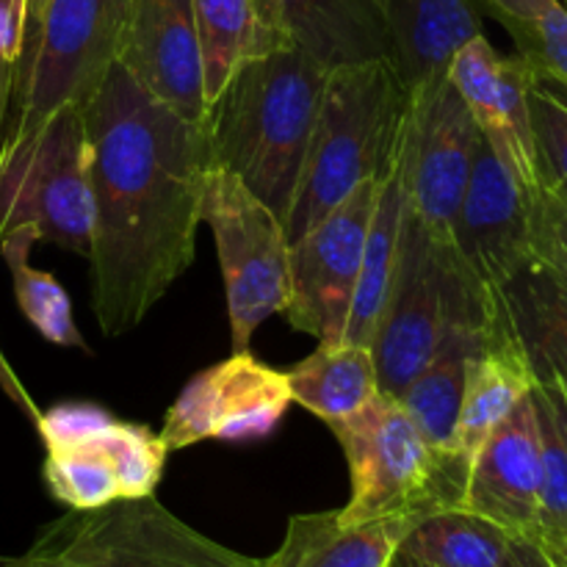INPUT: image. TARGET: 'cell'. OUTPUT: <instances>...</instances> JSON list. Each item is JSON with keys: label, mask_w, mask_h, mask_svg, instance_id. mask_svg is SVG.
<instances>
[{"label": "cell", "mask_w": 567, "mask_h": 567, "mask_svg": "<svg viewBox=\"0 0 567 567\" xmlns=\"http://www.w3.org/2000/svg\"><path fill=\"white\" fill-rule=\"evenodd\" d=\"M507 302L537 380L567 391V288L532 260L507 288Z\"/></svg>", "instance_id": "cell-26"}, {"label": "cell", "mask_w": 567, "mask_h": 567, "mask_svg": "<svg viewBox=\"0 0 567 567\" xmlns=\"http://www.w3.org/2000/svg\"><path fill=\"white\" fill-rule=\"evenodd\" d=\"M446 78L468 105L476 127L526 194L543 183L532 133L529 89L537 81L520 55H502L485 33L465 42L449 61Z\"/></svg>", "instance_id": "cell-15"}, {"label": "cell", "mask_w": 567, "mask_h": 567, "mask_svg": "<svg viewBox=\"0 0 567 567\" xmlns=\"http://www.w3.org/2000/svg\"><path fill=\"white\" fill-rule=\"evenodd\" d=\"M535 382V365L515 330L507 302L468 363L463 404H460L452 437V454L471 465V457L480 452L482 443L518 408L520 399L529 396Z\"/></svg>", "instance_id": "cell-18"}, {"label": "cell", "mask_w": 567, "mask_h": 567, "mask_svg": "<svg viewBox=\"0 0 567 567\" xmlns=\"http://www.w3.org/2000/svg\"><path fill=\"white\" fill-rule=\"evenodd\" d=\"M382 17L388 59L410 92L446 75L454 53L485 33L474 0H382Z\"/></svg>", "instance_id": "cell-20"}, {"label": "cell", "mask_w": 567, "mask_h": 567, "mask_svg": "<svg viewBox=\"0 0 567 567\" xmlns=\"http://www.w3.org/2000/svg\"><path fill=\"white\" fill-rule=\"evenodd\" d=\"M0 391L6 393V396L11 399V404H17V408L25 413V419L31 421L33 426L39 424V415H42V410L37 408V402H33L31 396H28L25 385L20 382V377L14 374V369L9 365V360L3 358V352H0Z\"/></svg>", "instance_id": "cell-34"}, {"label": "cell", "mask_w": 567, "mask_h": 567, "mask_svg": "<svg viewBox=\"0 0 567 567\" xmlns=\"http://www.w3.org/2000/svg\"><path fill=\"white\" fill-rule=\"evenodd\" d=\"M291 402L282 371L238 352L199 371L183 388L166 410L161 437L169 452L205 441H260L280 426Z\"/></svg>", "instance_id": "cell-13"}, {"label": "cell", "mask_w": 567, "mask_h": 567, "mask_svg": "<svg viewBox=\"0 0 567 567\" xmlns=\"http://www.w3.org/2000/svg\"><path fill=\"white\" fill-rule=\"evenodd\" d=\"M404 205H408V194H404L402 147H399V155L393 158V164L388 166V172L380 181L374 216H371L369 236H365L363 264H360L358 291H354L352 313H349V324H347V332H343V341L360 343V347H371V338H374V330H377V319H380L382 302H385L388 282H391L393 266H396V249H399V236H402Z\"/></svg>", "instance_id": "cell-25"}, {"label": "cell", "mask_w": 567, "mask_h": 567, "mask_svg": "<svg viewBox=\"0 0 567 567\" xmlns=\"http://www.w3.org/2000/svg\"><path fill=\"white\" fill-rule=\"evenodd\" d=\"M50 0H28V11H25V37H22V50H20V59L31 50V44L37 42V33L39 25L44 20V11H48ZM17 59V61H20Z\"/></svg>", "instance_id": "cell-36"}, {"label": "cell", "mask_w": 567, "mask_h": 567, "mask_svg": "<svg viewBox=\"0 0 567 567\" xmlns=\"http://www.w3.org/2000/svg\"><path fill=\"white\" fill-rule=\"evenodd\" d=\"M476 138L480 127L446 75L410 92L402 142L404 194L443 247H454V219L468 186Z\"/></svg>", "instance_id": "cell-11"}, {"label": "cell", "mask_w": 567, "mask_h": 567, "mask_svg": "<svg viewBox=\"0 0 567 567\" xmlns=\"http://www.w3.org/2000/svg\"><path fill=\"white\" fill-rule=\"evenodd\" d=\"M286 377L293 402L327 426L354 415L380 393L374 352L352 341L319 343Z\"/></svg>", "instance_id": "cell-23"}, {"label": "cell", "mask_w": 567, "mask_h": 567, "mask_svg": "<svg viewBox=\"0 0 567 567\" xmlns=\"http://www.w3.org/2000/svg\"><path fill=\"white\" fill-rule=\"evenodd\" d=\"M452 236L465 269L493 299H502L515 277L532 264L529 194L482 133Z\"/></svg>", "instance_id": "cell-14"}, {"label": "cell", "mask_w": 567, "mask_h": 567, "mask_svg": "<svg viewBox=\"0 0 567 567\" xmlns=\"http://www.w3.org/2000/svg\"><path fill=\"white\" fill-rule=\"evenodd\" d=\"M37 227H14L6 233L0 241V258L6 260L14 282V297L20 305L22 316L39 330L44 341L64 349H83L89 352V343L83 341L75 319H72L70 293L61 288L53 275L42 269H33L28 264L33 244H39Z\"/></svg>", "instance_id": "cell-28"}, {"label": "cell", "mask_w": 567, "mask_h": 567, "mask_svg": "<svg viewBox=\"0 0 567 567\" xmlns=\"http://www.w3.org/2000/svg\"><path fill=\"white\" fill-rule=\"evenodd\" d=\"M529 252L567 288V194L548 181L529 194Z\"/></svg>", "instance_id": "cell-31"}, {"label": "cell", "mask_w": 567, "mask_h": 567, "mask_svg": "<svg viewBox=\"0 0 567 567\" xmlns=\"http://www.w3.org/2000/svg\"><path fill=\"white\" fill-rule=\"evenodd\" d=\"M116 64L172 111L199 125L208 122L192 0H133Z\"/></svg>", "instance_id": "cell-16"}, {"label": "cell", "mask_w": 567, "mask_h": 567, "mask_svg": "<svg viewBox=\"0 0 567 567\" xmlns=\"http://www.w3.org/2000/svg\"><path fill=\"white\" fill-rule=\"evenodd\" d=\"M11 89H14V64H9V61L0 59V138H3L6 116H9Z\"/></svg>", "instance_id": "cell-38"}, {"label": "cell", "mask_w": 567, "mask_h": 567, "mask_svg": "<svg viewBox=\"0 0 567 567\" xmlns=\"http://www.w3.org/2000/svg\"><path fill=\"white\" fill-rule=\"evenodd\" d=\"M529 111L543 181L567 194V100L559 97L548 83L535 81L529 89Z\"/></svg>", "instance_id": "cell-32"}, {"label": "cell", "mask_w": 567, "mask_h": 567, "mask_svg": "<svg viewBox=\"0 0 567 567\" xmlns=\"http://www.w3.org/2000/svg\"><path fill=\"white\" fill-rule=\"evenodd\" d=\"M485 336L487 330L449 327L430 363L399 396L421 435L437 452L452 454V437L454 426H457L460 404H463L468 363L476 349L482 347Z\"/></svg>", "instance_id": "cell-24"}, {"label": "cell", "mask_w": 567, "mask_h": 567, "mask_svg": "<svg viewBox=\"0 0 567 567\" xmlns=\"http://www.w3.org/2000/svg\"><path fill=\"white\" fill-rule=\"evenodd\" d=\"M421 520V515H388L343 524L338 509L293 515L280 548L264 563L266 567H391Z\"/></svg>", "instance_id": "cell-21"}, {"label": "cell", "mask_w": 567, "mask_h": 567, "mask_svg": "<svg viewBox=\"0 0 567 567\" xmlns=\"http://www.w3.org/2000/svg\"><path fill=\"white\" fill-rule=\"evenodd\" d=\"M92 188V313L109 338L136 330L197 255L214 169L208 122L186 120L120 64L81 103Z\"/></svg>", "instance_id": "cell-1"}, {"label": "cell", "mask_w": 567, "mask_h": 567, "mask_svg": "<svg viewBox=\"0 0 567 567\" xmlns=\"http://www.w3.org/2000/svg\"><path fill=\"white\" fill-rule=\"evenodd\" d=\"M133 0H50L37 42L14 64L0 147L39 131L64 105H81L120 59Z\"/></svg>", "instance_id": "cell-7"}, {"label": "cell", "mask_w": 567, "mask_h": 567, "mask_svg": "<svg viewBox=\"0 0 567 567\" xmlns=\"http://www.w3.org/2000/svg\"><path fill=\"white\" fill-rule=\"evenodd\" d=\"M349 465L352 493L338 509L343 524L426 515L460 507L468 463L426 443L402 402L377 393L349 419L330 426Z\"/></svg>", "instance_id": "cell-5"}, {"label": "cell", "mask_w": 567, "mask_h": 567, "mask_svg": "<svg viewBox=\"0 0 567 567\" xmlns=\"http://www.w3.org/2000/svg\"><path fill=\"white\" fill-rule=\"evenodd\" d=\"M543 548V554L548 557V563L554 567H567V532L559 535L557 540H548V543H537Z\"/></svg>", "instance_id": "cell-39"}, {"label": "cell", "mask_w": 567, "mask_h": 567, "mask_svg": "<svg viewBox=\"0 0 567 567\" xmlns=\"http://www.w3.org/2000/svg\"><path fill=\"white\" fill-rule=\"evenodd\" d=\"M540 482V437L529 393L471 457L460 509L493 520L513 537L535 540Z\"/></svg>", "instance_id": "cell-17"}, {"label": "cell", "mask_w": 567, "mask_h": 567, "mask_svg": "<svg viewBox=\"0 0 567 567\" xmlns=\"http://www.w3.org/2000/svg\"><path fill=\"white\" fill-rule=\"evenodd\" d=\"M288 48L327 70L354 61L388 59L382 0H264Z\"/></svg>", "instance_id": "cell-19"}, {"label": "cell", "mask_w": 567, "mask_h": 567, "mask_svg": "<svg viewBox=\"0 0 567 567\" xmlns=\"http://www.w3.org/2000/svg\"><path fill=\"white\" fill-rule=\"evenodd\" d=\"M391 567H432V565H424V563H419V559H415V557H410V554H404L402 548H399V554H396V557H393Z\"/></svg>", "instance_id": "cell-40"}, {"label": "cell", "mask_w": 567, "mask_h": 567, "mask_svg": "<svg viewBox=\"0 0 567 567\" xmlns=\"http://www.w3.org/2000/svg\"><path fill=\"white\" fill-rule=\"evenodd\" d=\"M0 567H266L172 515L153 496L70 509L44 526L25 554Z\"/></svg>", "instance_id": "cell-6"}, {"label": "cell", "mask_w": 567, "mask_h": 567, "mask_svg": "<svg viewBox=\"0 0 567 567\" xmlns=\"http://www.w3.org/2000/svg\"><path fill=\"white\" fill-rule=\"evenodd\" d=\"M509 532L468 509H441L415 526L402 551L432 567H509Z\"/></svg>", "instance_id": "cell-27"}, {"label": "cell", "mask_w": 567, "mask_h": 567, "mask_svg": "<svg viewBox=\"0 0 567 567\" xmlns=\"http://www.w3.org/2000/svg\"><path fill=\"white\" fill-rule=\"evenodd\" d=\"M410 89L391 59H369L327 70L319 114L297 194L282 227L302 238L363 181L388 172L408 125Z\"/></svg>", "instance_id": "cell-3"}, {"label": "cell", "mask_w": 567, "mask_h": 567, "mask_svg": "<svg viewBox=\"0 0 567 567\" xmlns=\"http://www.w3.org/2000/svg\"><path fill=\"white\" fill-rule=\"evenodd\" d=\"M28 0H0V59L17 64L25 37Z\"/></svg>", "instance_id": "cell-33"}, {"label": "cell", "mask_w": 567, "mask_h": 567, "mask_svg": "<svg viewBox=\"0 0 567 567\" xmlns=\"http://www.w3.org/2000/svg\"><path fill=\"white\" fill-rule=\"evenodd\" d=\"M203 50L205 103H214L238 66L288 48L264 0H192Z\"/></svg>", "instance_id": "cell-22"}, {"label": "cell", "mask_w": 567, "mask_h": 567, "mask_svg": "<svg viewBox=\"0 0 567 567\" xmlns=\"http://www.w3.org/2000/svg\"><path fill=\"white\" fill-rule=\"evenodd\" d=\"M37 432L48 452L44 485L70 509L153 496L169 457L161 432L127 424L89 402L44 410Z\"/></svg>", "instance_id": "cell-8"}, {"label": "cell", "mask_w": 567, "mask_h": 567, "mask_svg": "<svg viewBox=\"0 0 567 567\" xmlns=\"http://www.w3.org/2000/svg\"><path fill=\"white\" fill-rule=\"evenodd\" d=\"M537 385L543 388V393H546L548 402H551L554 415H557V424H559V430H563L565 443H567V391L551 380H537Z\"/></svg>", "instance_id": "cell-37"}, {"label": "cell", "mask_w": 567, "mask_h": 567, "mask_svg": "<svg viewBox=\"0 0 567 567\" xmlns=\"http://www.w3.org/2000/svg\"><path fill=\"white\" fill-rule=\"evenodd\" d=\"M380 181L360 183L291 244V299L282 316L319 343H338L347 332Z\"/></svg>", "instance_id": "cell-12"}, {"label": "cell", "mask_w": 567, "mask_h": 567, "mask_svg": "<svg viewBox=\"0 0 567 567\" xmlns=\"http://www.w3.org/2000/svg\"><path fill=\"white\" fill-rule=\"evenodd\" d=\"M327 66L280 48L238 66L208 109L214 166L236 175L280 219L297 194Z\"/></svg>", "instance_id": "cell-2"}, {"label": "cell", "mask_w": 567, "mask_h": 567, "mask_svg": "<svg viewBox=\"0 0 567 567\" xmlns=\"http://www.w3.org/2000/svg\"><path fill=\"white\" fill-rule=\"evenodd\" d=\"M203 225L210 227L225 277L230 349L249 352L255 330L288 308L291 241L280 216L219 166L205 181Z\"/></svg>", "instance_id": "cell-10"}, {"label": "cell", "mask_w": 567, "mask_h": 567, "mask_svg": "<svg viewBox=\"0 0 567 567\" xmlns=\"http://www.w3.org/2000/svg\"><path fill=\"white\" fill-rule=\"evenodd\" d=\"M513 37L537 81L567 89V6L563 0H474Z\"/></svg>", "instance_id": "cell-29"}, {"label": "cell", "mask_w": 567, "mask_h": 567, "mask_svg": "<svg viewBox=\"0 0 567 567\" xmlns=\"http://www.w3.org/2000/svg\"><path fill=\"white\" fill-rule=\"evenodd\" d=\"M532 402L537 415V437H540V509H537L535 543L557 540L567 532V443L557 424L551 402L543 388H532Z\"/></svg>", "instance_id": "cell-30"}, {"label": "cell", "mask_w": 567, "mask_h": 567, "mask_svg": "<svg viewBox=\"0 0 567 567\" xmlns=\"http://www.w3.org/2000/svg\"><path fill=\"white\" fill-rule=\"evenodd\" d=\"M37 227L42 241L89 255L92 188L81 105H64L31 136L0 147V241Z\"/></svg>", "instance_id": "cell-9"}, {"label": "cell", "mask_w": 567, "mask_h": 567, "mask_svg": "<svg viewBox=\"0 0 567 567\" xmlns=\"http://www.w3.org/2000/svg\"><path fill=\"white\" fill-rule=\"evenodd\" d=\"M509 567H554L548 563V557L543 554V548L535 540H526V537H515L513 540V559Z\"/></svg>", "instance_id": "cell-35"}, {"label": "cell", "mask_w": 567, "mask_h": 567, "mask_svg": "<svg viewBox=\"0 0 567 567\" xmlns=\"http://www.w3.org/2000/svg\"><path fill=\"white\" fill-rule=\"evenodd\" d=\"M504 305L507 293L502 299L487 297L457 249L437 244L413 208L404 205L396 266L371 338L380 393L402 396L430 363L449 327L491 330Z\"/></svg>", "instance_id": "cell-4"}]
</instances>
